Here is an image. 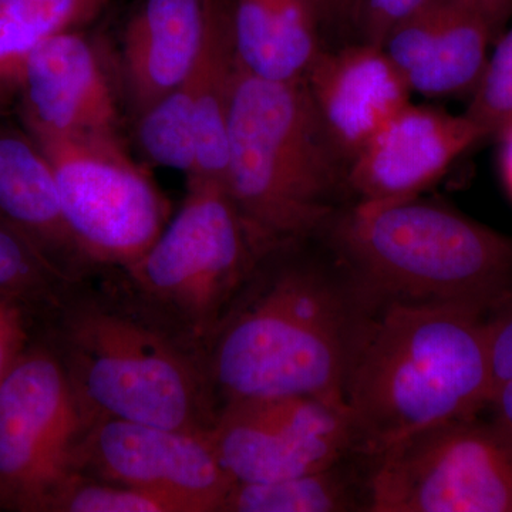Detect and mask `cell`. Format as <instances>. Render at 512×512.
<instances>
[{
    "instance_id": "obj_20",
    "label": "cell",
    "mask_w": 512,
    "mask_h": 512,
    "mask_svg": "<svg viewBox=\"0 0 512 512\" xmlns=\"http://www.w3.org/2000/svg\"><path fill=\"white\" fill-rule=\"evenodd\" d=\"M494 42L493 30L471 0H443L439 30L410 90L426 97L470 96Z\"/></svg>"
},
{
    "instance_id": "obj_17",
    "label": "cell",
    "mask_w": 512,
    "mask_h": 512,
    "mask_svg": "<svg viewBox=\"0 0 512 512\" xmlns=\"http://www.w3.org/2000/svg\"><path fill=\"white\" fill-rule=\"evenodd\" d=\"M332 22L326 0H232V35L242 72L271 82H302Z\"/></svg>"
},
{
    "instance_id": "obj_31",
    "label": "cell",
    "mask_w": 512,
    "mask_h": 512,
    "mask_svg": "<svg viewBox=\"0 0 512 512\" xmlns=\"http://www.w3.org/2000/svg\"><path fill=\"white\" fill-rule=\"evenodd\" d=\"M500 168L505 188L512 197V126L501 134Z\"/></svg>"
},
{
    "instance_id": "obj_24",
    "label": "cell",
    "mask_w": 512,
    "mask_h": 512,
    "mask_svg": "<svg viewBox=\"0 0 512 512\" xmlns=\"http://www.w3.org/2000/svg\"><path fill=\"white\" fill-rule=\"evenodd\" d=\"M483 74L470 94L466 116L484 140L500 137L512 126V28L495 40Z\"/></svg>"
},
{
    "instance_id": "obj_4",
    "label": "cell",
    "mask_w": 512,
    "mask_h": 512,
    "mask_svg": "<svg viewBox=\"0 0 512 512\" xmlns=\"http://www.w3.org/2000/svg\"><path fill=\"white\" fill-rule=\"evenodd\" d=\"M357 316L318 272L281 269L247 301L234 303L208 346L217 399L313 396L343 404Z\"/></svg>"
},
{
    "instance_id": "obj_28",
    "label": "cell",
    "mask_w": 512,
    "mask_h": 512,
    "mask_svg": "<svg viewBox=\"0 0 512 512\" xmlns=\"http://www.w3.org/2000/svg\"><path fill=\"white\" fill-rule=\"evenodd\" d=\"M427 0H360L355 16L363 42L382 45L384 37L399 20L420 8Z\"/></svg>"
},
{
    "instance_id": "obj_23",
    "label": "cell",
    "mask_w": 512,
    "mask_h": 512,
    "mask_svg": "<svg viewBox=\"0 0 512 512\" xmlns=\"http://www.w3.org/2000/svg\"><path fill=\"white\" fill-rule=\"evenodd\" d=\"M70 282L42 252L9 225L0 222V296L55 306Z\"/></svg>"
},
{
    "instance_id": "obj_29",
    "label": "cell",
    "mask_w": 512,
    "mask_h": 512,
    "mask_svg": "<svg viewBox=\"0 0 512 512\" xmlns=\"http://www.w3.org/2000/svg\"><path fill=\"white\" fill-rule=\"evenodd\" d=\"M28 346V329L22 303L0 296V382Z\"/></svg>"
},
{
    "instance_id": "obj_32",
    "label": "cell",
    "mask_w": 512,
    "mask_h": 512,
    "mask_svg": "<svg viewBox=\"0 0 512 512\" xmlns=\"http://www.w3.org/2000/svg\"><path fill=\"white\" fill-rule=\"evenodd\" d=\"M332 22H348L355 16L360 0H326Z\"/></svg>"
},
{
    "instance_id": "obj_19",
    "label": "cell",
    "mask_w": 512,
    "mask_h": 512,
    "mask_svg": "<svg viewBox=\"0 0 512 512\" xmlns=\"http://www.w3.org/2000/svg\"><path fill=\"white\" fill-rule=\"evenodd\" d=\"M116 0H0V111L18 100L30 55L62 33L84 30Z\"/></svg>"
},
{
    "instance_id": "obj_11",
    "label": "cell",
    "mask_w": 512,
    "mask_h": 512,
    "mask_svg": "<svg viewBox=\"0 0 512 512\" xmlns=\"http://www.w3.org/2000/svg\"><path fill=\"white\" fill-rule=\"evenodd\" d=\"M208 433L100 419L84 443L79 474L163 495L181 512H221L235 481Z\"/></svg>"
},
{
    "instance_id": "obj_13",
    "label": "cell",
    "mask_w": 512,
    "mask_h": 512,
    "mask_svg": "<svg viewBox=\"0 0 512 512\" xmlns=\"http://www.w3.org/2000/svg\"><path fill=\"white\" fill-rule=\"evenodd\" d=\"M483 140L466 114L410 101L352 158L348 183L359 201L410 200Z\"/></svg>"
},
{
    "instance_id": "obj_22",
    "label": "cell",
    "mask_w": 512,
    "mask_h": 512,
    "mask_svg": "<svg viewBox=\"0 0 512 512\" xmlns=\"http://www.w3.org/2000/svg\"><path fill=\"white\" fill-rule=\"evenodd\" d=\"M133 127L138 147L151 163L190 177L195 165L190 77L144 111Z\"/></svg>"
},
{
    "instance_id": "obj_8",
    "label": "cell",
    "mask_w": 512,
    "mask_h": 512,
    "mask_svg": "<svg viewBox=\"0 0 512 512\" xmlns=\"http://www.w3.org/2000/svg\"><path fill=\"white\" fill-rule=\"evenodd\" d=\"M30 136L49 160L64 221L92 268L123 272L140 261L170 222V204L126 144Z\"/></svg>"
},
{
    "instance_id": "obj_30",
    "label": "cell",
    "mask_w": 512,
    "mask_h": 512,
    "mask_svg": "<svg viewBox=\"0 0 512 512\" xmlns=\"http://www.w3.org/2000/svg\"><path fill=\"white\" fill-rule=\"evenodd\" d=\"M477 9L483 13L485 20L493 30L495 40L498 39L512 16V0H471Z\"/></svg>"
},
{
    "instance_id": "obj_27",
    "label": "cell",
    "mask_w": 512,
    "mask_h": 512,
    "mask_svg": "<svg viewBox=\"0 0 512 512\" xmlns=\"http://www.w3.org/2000/svg\"><path fill=\"white\" fill-rule=\"evenodd\" d=\"M441 12L443 0H427L406 18L399 20L380 45L407 84L429 57L439 30Z\"/></svg>"
},
{
    "instance_id": "obj_14",
    "label": "cell",
    "mask_w": 512,
    "mask_h": 512,
    "mask_svg": "<svg viewBox=\"0 0 512 512\" xmlns=\"http://www.w3.org/2000/svg\"><path fill=\"white\" fill-rule=\"evenodd\" d=\"M224 0H137L111 60L131 124L191 76Z\"/></svg>"
},
{
    "instance_id": "obj_10",
    "label": "cell",
    "mask_w": 512,
    "mask_h": 512,
    "mask_svg": "<svg viewBox=\"0 0 512 512\" xmlns=\"http://www.w3.org/2000/svg\"><path fill=\"white\" fill-rule=\"evenodd\" d=\"M208 436L235 483H269L325 470L355 451L346 407L313 396L221 404Z\"/></svg>"
},
{
    "instance_id": "obj_16",
    "label": "cell",
    "mask_w": 512,
    "mask_h": 512,
    "mask_svg": "<svg viewBox=\"0 0 512 512\" xmlns=\"http://www.w3.org/2000/svg\"><path fill=\"white\" fill-rule=\"evenodd\" d=\"M0 222L77 284L92 271L64 221L49 160L28 131L0 121Z\"/></svg>"
},
{
    "instance_id": "obj_7",
    "label": "cell",
    "mask_w": 512,
    "mask_h": 512,
    "mask_svg": "<svg viewBox=\"0 0 512 512\" xmlns=\"http://www.w3.org/2000/svg\"><path fill=\"white\" fill-rule=\"evenodd\" d=\"M99 420L56 352L26 349L0 382V504L50 511Z\"/></svg>"
},
{
    "instance_id": "obj_21",
    "label": "cell",
    "mask_w": 512,
    "mask_h": 512,
    "mask_svg": "<svg viewBox=\"0 0 512 512\" xmlns=\"http://www.w3.org/2000/svg\"><path fill=\"white\" fill-rule=\"evenodd\" d=\"M336 466L269 483H235L221 512H342L356 510L352 485Z\"/></svg>"
},
{
    "instance_id": "obj_5",
    "label": "cell",
    "mask_w": 512,
    "mask_h": 512,
    "mask_svg": "<svg viewBox=\"0 0 512 512\" xmlns=\"http://www.w3.org/2000/svg\"><path fill=\"white\" fill-rule=\"evenodd\" d=\"M343 161L303 80L271 82L238 66L224 187L269 248L279 251L328 220Z\"/></svg>"
},
{
    "instance_id": "obj_1",
    "label": "cell",
    "mask_w": 512,
    "mask_h": 512,
    "mask_svg": "<svg viewBox=\"0 0 512 512\" xmlns=\"http://www.w3.org/2000/svg\"><path fill=\"white\" fill-rule=\"evenodd\" d=\"M359 313L342 399L355 451L375 457L407 437L487 409V316L451 303L379 302Z\"/></svg>"
},
{
    "instance_id": "obj_9",
    "label": "cell",
    "mask_w": 512,
    "mask_h": 512,
    "mask_svg": "<svg viewBox=\"0 0 512 512\" xmlns=\"http://www.w3.org/2000/svg\"><path fill=\"white\" fill-rule=\"evenodd\" d=\"M373 458L367 511L512 512V447L493 423L450 421Z\"/></svg>"
},
{
    "instance_id": "obj_18",
    "label": "cell",
    "mask_w": 512,
    "mask_h": 512,
    "mask_svg": "<svg viewBox=\"0 0 512 512\" xmlns=\"http://www.w3.org/2000/svg\"><path fill=\"white\" fill-rule=\"evenodd\" d=\"M237 73L232 0H224L212 16L190 76L195 165L188 181H215L224 185L229 111Z\"/></svg>"
},
{
    "instance_id": "obj_15",
    "label": "cell",
    "mask_w": 512,
    "mask_h": 512,
    "mask_svg": "<svg viewBox=\"0 0 512 512\" xmlns=\"http://www.w3.org/2000/svg\"><path fill=\"white\" fill-rule=\"evenodd\" d=\"M303 82L320 123L348 165L413 94L382 46L363 40L335 52L322 50Z\"/></svg>"
},
{
    "instance_id": "obj_26",
    "label": "cell",
    "mask_w": 512,
    "mask_h": 512,
    "mask_svg": "<svg viewBox=\"0 0 512 512\" xmlns=\"http://www.w3.org/2000/svg\"><path fill=\"white\" fill-rule=\"evenodd\" d=\"M487 409L491 423L512 447V296L487 316Z\"/></svg>"
},
{
    "instance_id": "obj_25",
    "label": "cell",
    "mask_w": 512,
    "mask_h": 512,
    "mask_svg": "<svg viewBox=\"0 0 512 512\" xmlns=\"http://www.w3.org/2000/svg\"><path fill=\"white\" fill-rule=\"evenodd\" d=\"M55 512H181L163 495L76 474L53 501Z\"/></svg>"
},
{
    "instance_id": "obj_12",
    "label": "cell",
    "mask_w": 512,
    "mask_h": 512,
    "mask_svg": "<svg viewBox=\"0 0 512 512\" xmlns=\"http://www.w3.org/2000/svg\"><path fill=\"white\" fill-rule=\"evenodd\" d=\"M16 103L30 134L124 143L127 117L113 64L86 29L37 47L23 69Z\"/></svg>"
},
{
    "instance_id": "obj_3",
    "label": "cell",
    "mask_w": 512,
    "mask_h": 512,
    "mask_svg": "<svg viewBox=\"0 0 512 512\" xmlns=\"http://www.w3.org/2000/svg\"><path fill=\"white\" fill-rule=\"evenodd\" d=\"M336 242L370 302L451 303L490 315L512 296V238L419 197L357 202Z\"/></svg>"
},
{
    "instance_id": "obj_2",
    "label": "cell",
    "mask_w": 512,
    "mask_h": 512,
    "mask_svg": "<svg viewBox=\"0 0 512 512\" xmlns=\"http://www.w3.org/2000/svg\"><path fill=\"white\" fill-rule=\"evenodd\" d=\"M60 357L77 392L99 419L208 433L220 406L204 350L128 296L67 299Z\"/></svg>"
},
{
    "instance_id": "obj_6",
    "label": "cell",
    "mask_w": 512,
    "mask_h": 512,
    "mask_svg": "<svg viewBox=\"0 0 512 512\" xmlns=\"http://www.w3.org/2000/svg\"><path fill=\"white\" fill-rule=\"evenodd\" d=\"M274 252L224 185L188 181L180 211L143 258L120 274L138 301L207 355L239 292Z\"/></svg>"
}]
</instances>
